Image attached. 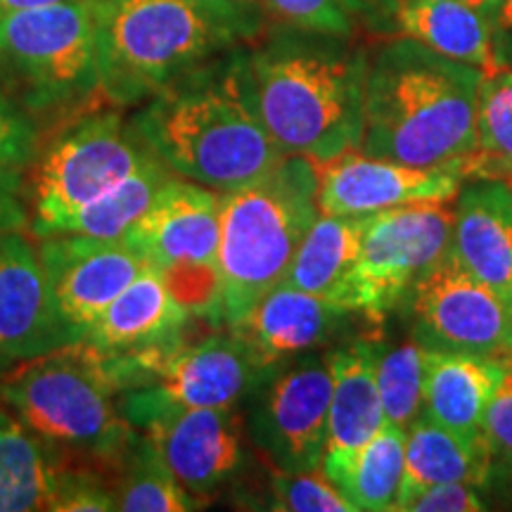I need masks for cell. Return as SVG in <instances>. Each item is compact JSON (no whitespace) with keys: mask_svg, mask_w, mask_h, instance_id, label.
<instances>
[{"mask_svg":"<svg viewBox=\"0 0 512 512\" xmlns=\"http://www.w3.org/2000/svg\"><path fill=\"white\" fill-rule=\"evenodd\" d=\"M131 126L171 174L219 192L259 181L285 157L261 117L249 50L240 48L147 98Z\"/></svg>","mask_w":512,"mask_h":512,"instance_id":"cell-1","label":"cell"},{"mask_svg":"<svg viewBox=\"0 0 512 512\" xmlns=\"http://www.w3.org/2000/svg\"><path fill=\"white\" fill-rule=\"evenodd\" d=\"M482 69L408 36L368 57L366 124L358 150L411 166H451L477 147Z\"/></svg>","mask_w":512,"mask_h":512,"instance_id":"cell-2","label":"cell"},{"mask_svg":"<svg viewBox=\"0 0 512 512\" xmlns=\"http://www.w3.org/2000/svg\"><path fill=\"white\" fill-rule=\"evenodd\" d=\"M256 98L285 155L325 162L358 150L366 124L368 53L349 38L283 29L249 53Z\"/></svg>","mask_w":512,"mask_h":512,"instance_id":"cell-3","label":"cell"},{"mask_svg":"<svg viewBox=\"0 0 512 512\" xmlns=\"http://www.w3.org/2000/svg\"><path fill=\"white\" fill-rule=\"evenodd\" d=\"M100 93L145 102L178 76L264 34L261 8L230 0H91Z\"/></svg>","mask_w":512,"mask_h":512,"instance_id":"cell-4","label":"cell"},{"mask_svg":"<svg viewBox=\"0 0 512 512\" xmlns=\"http://www.w3.org/2000/svg\"><path fill=\"white\" fill-rule=\"evenodd\" d=\"M0 401L62 460L114 475L138 430L119 408V389L91 344L74 342L19 361L0 375Z\"/></svg>","mask_w":512,"mask_h":512,"instance_id":"cell-5","label":"cell"},{"mask_svg":"<svg viewBox=\"0 0 512 512\" xmlns=\"http://www.w3.org/2000/svg\"><path fill=\"white\" fill-rule=\"evenodd\" d=\"M316 166L285 155L259 181L221 192L219 278L223 325H235L283 283L294 254L318 219Z\"/></svg>","mask_w":512,"mask_h":512,"instance_id":"cell-6","label":"cell"},{"mask_svg":"<svg viewBox=\"0 0 512 512\" xmlns=\"http://www.w3.org/2000/svg\"><path fill=\"white\" fill-rule=\"evenodd\" d=\"M0 79L29 114L69 110L98 93L91 0L0 17Z\"/></svg>","mask_w":512,"mask_h":512,"instance_id":"cell-7","label":"cell"},{"mask_svg":"<svg viewBox=\"0 0 512 512\" xmlns=\"http://www.w3.org/2000/svg\"><path fill=\"white\" fill-rule=\"evenodd\" d=\"M219 238L221 192L171 176L121 240L155 268L192 318L221 328Z\"/></svg>","mask_w":512,"mask_h":512,"instance_id":"cell-8","label":"cell"},{"mask_svg":"<svg viewBox=\"0 0 512 512\" xmlns=\"http://www.w3.org/2000/svg\"><path fill=\"white\" fill-rule=\"evenodd\" d=\"M119 112H88L64 126L38 157L31 183V233L46 238L69 216L98 200L150 157Z\"/></svg>","mask_w":512,"mask_h":512,"instance_id":"cell-9","label":"cell"},{"mask_svg":"<svg viewBox=\"0 0 512 512\" xmlns=\"http://www.w3.org/2000/svg\"><path fill=\"white\" fill-rule=\"evenodd\" d=\"M451 233V202L406 204L366 216L361 249L337 304L380 323L446 254Z\"/></svg>","mask_w":512,"mask_h":512,"instance_id":"cell-10","label":"cell"},{"mask_svg":"<svg viewBox=\"0 0 512 512\" xmlns=\"http://www.w3.org/2000/svg\"><path fill=\"white\" fill-rule=\"evenodd\" d=\"M332 373L328 354L306 351L268 368L247 396L245 430L266 465L280 472L323 467Z\"/></svg>","mask_w":512,"mask_h":512,"instance_id":"cell-11","label":"cell"},{"mask_svg":"<svg viewBox=\"0 0 512 512\" xmlns=\"http://www.w3.org/2000/svg\"><path fill=\"white\" fill-rule=\"evenodd\" d=\"M264 373L235 332H214L185 339L150 382L119 396V408L136 430L188 408H238Z\"/></svg>","mask_w":512,"mask_h":512,"instance_id":"cell-12","label":"cell"},{"mask_svg":"<svg viewBox=\"0 0 512 512\" xmlns=\"http://www.w3.org/2000/svg\"><path fill=\"white\" fill-rule=\"evenodd\" d=\"M415 339L427 349L512 356V304L475 278L451 247L408 292Z\"/></svg>","mask_w":512,"mask_h":512,"instance_id":"cell-13","label":"cell"},{"mask_svg":"<svg viewBox=\"0 0 512 512\" xmlns=\"http://www.w3.org/2000/svg\"><path fill=\"white\" fill-rule=\"evenodd\" d=\"M320 214L370 216L420 202H453L463 176L453 166H411L349 150L313 162Z\"/></svg>","mask_w":512,"mask_h":512,"instance_id":"cell-14","label":"cell"},{"mask_svg":"<svg viewBox=\"0 0 512 512\" xmlns=\"http://www.w3.org/2000/svg\"><path fill=\"white\" fill-rule=\"evenodd\" d=\"M38 256L64 323L76 342L91 332L114 299L136 280L145 261L124 240L55 233L41 238Z\"/></svg>","mask_w":512,"mask_h":512,"instance_id":"cell-15","label":"cell"},{"mask_svg":"<svg viewBox=\"0 0 512 512\" xmlns=\"http://www.w3.org/2000/svg\"><path fill=\"white\" fill-rule=\"evenodd\" d=\"M188 494L207 503L242 470L245 427L238 408H188L145 427Z\"/></svg>","mask_w":512,"mask_h":512,"instance_id":"cell-16","label":"cell"},{"mask_svg":"<svg viewBox=\"0 0 512 512\" xmlns=\"http://www.w3.org/2000/svg\"><path fill=\"white\" fill-rule=\"evenodd\" d=\"M74 342L34 245L22 230L0 233V351L19 363Z\"/></svg>","mask_w":512,"mask_h":512,"instance_id":"cell-17","label":"cell"},{"mask_svg":"<svg viewBox=\"0 0 512 512\" xmlns=\"http://www.w3.org/2000/svg\"><path fill=\"white\" fill-rule=\"evenodd\" d=\"M354 311L344 309L330 299L278 283L252 306V311L230 325L261 368L268 370L290 358L320 351L342 335L344 325Z\"/></svg>","mask_w":512,"mask_h":512,"instance_id":"cell-18","label":"cell"},{"mask_svg":"<svg viewBox=\"0 0 512 512\" xmlns=\"http://www.w3.org/2000/svg\"><path fill=\"white\" fill-rule=\"evenodd\" d=\"M451 252L512 304V183H463L453 207Z\"/></svg>","mask_w":512,"mask_h":512,"instance_id":"cell-19","label":"cell"},{"mask_svg":"<svg viewBox=\"0 0 512 512\" xmlns=\"http://www.w3.org/2000/svg\"><path fill=\"white\" fill-rule=\"evenodd\" d=\"M190 320L192 313L176 302L155 268L145 264L81 342L105 354L143 351L188 337Z\"/></svg>","mask_w":512,"mask_h":512,"instance_id":"cell-20","label":"cell"},{"mask_svg":"<svg viewBox=\"0 0 512 512\" xmlns=\"http://www.w3.org/2000/svg\"><path fill=\"white\" fill-rule=\"evenodd\" d=\"M505 373L508 366L503 358L430 349L425 361L422 415L460 437H479L486 408Z\"/></svg>","mask_w":512,"mask_h":512,"instance_id":"cell-21","label":"cell"},{"mask_svg":"<svg viewBox=\"0 0 512 512\" xmlns=\"http://www.w3.org/2000/svg\"><path fill=\"white\" fill-rule=\"evenodd\" d=\"M332 394L328 413V444L323 470L347 460L384 427V411L375 380V354L370 339L328 354Z\"/></svg>","mask_w":512,"mask_h":512,"instance_id":"cell-22","label":"cell"},{"mask_svg":"<svg viewBox=\"0 0 512 512\" xmlns=\"http://www.w3.org/2000/svg\"><path fill=\"white\" fill-rule=\"evenodd\" d=\"M491 472L494 460L482 434L460 437L420 415L406 432V470L396 508L418 491L437 484H472L484 491Z\"/></svg>","mask_w":512,"mask_h":512,"instance_id":"cell-23","label":"cell"},{"mask_svg":"<svg viewBox=\"0 0 512 512\" xmlns=\"http://www.w3.org/2000/svg\"><path fill=\"white\" fill-rule=\"evenodd\" d=\"M399 36H408L434 53L472 64L482 72L501 67L494 27L463 0H392Z\"/></svg>","mask_w":512,"mask_h":512,"instance_id":"cell-24","label":"cell"},{"mask_svg":"<svg viewBox=\"0 0 512 512\" xmlns=\"http://www.w3.org/2000/svg\"><path fill=\"white\" fill-rule=\"evenodd\" d=\"M62 463L60 453L0 401V512L48 510Z\"/></svg>","mask_w":512,"mask_h":512,"instance_id":"cell-25","label":"cell"},{"mask_svg":"<svg viewBox=\"0 0 512 512\" xmlns=\"http://www.w3.org/2000/svg\"><path fill=\"white\" fill-rule=\"evenodd\" d=\"M363 223L366 216L318 214L294 254L283 283L337 304L361 249Z\"/></svg>","mask_w":512,"mask_h":512,"instance_id":"cell-26","label":"cell"},{"mask_svg":"<svg viewBox=\"0 0 512 512\" xmlns=\"http://www.w3.org/2000/svg\"><path fill=\"white\" fill-rule=\"evenodd\" d=\"M403 470H406V430L384 425L347 460L325 472L349 498L356 512H389L399 501Z\"/></svg>","mask_w":512,"mask_h":512,"instance_id":"cell-27","label":"cell"},{"mask_svg":"<svg viewBox=\"0 0 512 512\" xmlns=\"http://www.w3.org/2000/svg\"><path fill=\"white\" fill-rule=\"evenodd\" d=\"M114 510L124 512H185L204 503L183 489L155 441L145 432L133 434L112 475Z\"/></svg>","mask_w":512,"mask_h":512,"instance_id":"cell-28","label":"cell"},{"mask_svg":"<svg viewBox=\"0 0 512 512\" xmlns=\"http://www.w3.org/2000/svg\"><path fill=\"white\" fill-rule=\"evenodd\" d=\"M451 166L463 181L512 183V64H501L482 76L477 147Z\"/></svg>","mask_w":512,"mask_h":512,"instance_id":"cell-29","label":"cell"},{"mask_svg":"<svg viewBox=\"0 0 512 512\" xmlns=\"http://www.w3.org/2000/svg\"><path fill=\"white\" fill-rule=\"evenodd\" d=\"M171 169L150 155L143 164L98 200L81 207L62 223L57 233L91 235L102 240H121L150 207L159 188L169 181ZM55 235V233H53Z\"/></svg>","mask_w":512,"mask_h":512,"instance_id":"cell-30","label":"cell"},{"mask_svg":"<svg viewBox=\"0 0 512 512\" xmlns=\"http://www.w3.org/2000/svg\"><path fill=\"white\" fill-rule=\"evenodd\" d=\"M427 349L420 339L382 344L373 339L375 380L380 392L384 425L406 430L422 415L425 406V361Z\"/></svg>","mask_w":512,"mask_h":512,"instance_id":"cell-31","label":"cell"},{"mask_svg":"<svg viewBox=\"0 0 512 512\" xmlns=\"http://www.w3.org/2000/svg\"><path fill=\"white\" fill-rule=\"evenodd\" d=\"M271 470L264 508L275 512H356L323 467L309 472Z\"/></svg>","mask_w":512,"mask_h":512,"instance_id":"cell-32","label":"cell"},{"mask_svg":"<svg viewBox=\"0 0 512 512\" xmlns=\"http://www.w3.org/2000/svg\"><path fill=\"white\" fill-rule=\"evenodd\" d=\"M259 3L268 17L287 29L342 38L354 34L356 0H259Z\"/></svg>","mask_w":512,"mask_h":512,"instance_id":"cell-33","label":"cell"},{"mask_svg":"<svg viewBox=\"0 0 512 512\" xmlns=\"http://www.w3.org/2000/svg\"><path fill=\"white\" fill-rule=\"evenodd\" d=\"M48 510L55 512H107L114 510L112 475L95 465H72L64 460L55 477Z\"/></svg>","mask_w":512,"mask_h":512,"instance_id":"cell-34","label":"cell"},{"mask_svg":"<svg viewBox=\"0 0 512 512\" xmlns=\"http://www.w3.org/2000/svg\"><path fill=\"white\" fill-rule=\"evenodd\" d=\"M36 143L34 117L0 83V166L24 171L34 162Z\"/></svg>","mask_w":512,"mask_h":512,"instance_id":"cell-35","label":"cell"},{"mask_svg":"<svg viewBox=\"0 0 512 512\" xmlns=\"http://www.w3.org/2000/svg\"><path fill=\"white\" fill-rule=\"evenodd\" d=\"M482 437L489 446L491 460H494L496 475H508L512 472V370L508 368L501 387L494 399H491L489 408H486L484 422H482ZM491 482V479H489Z\"/></svg>","mask_w":512,"mask_h":512,"instance_id":"cell-36","label":"cell"},{"mask_svg":"<svg viewBox=\"0 0 512 512\" xmlns=\"http://www.w3.org/2000/svg\"><path fill=\"white\" fill-rule=\"evenodd\" d=\"M489 508L482 489L472 484H437L413 494L396 512H482Z\"/></svg>","mask_w":512,"mask_h":512,"instance_id":"cell-37","label":"cell"},{"mask_svg":"<svg viewBox=\"0 0 512 512\" xmlns=\"http://www.w3.org/2000/svg\"><path fill=\"white\" fill-rule=\"evenodd\" d=\"M29 223V211L24 204L22 169L0 166V233L24 230Z\"/></svg>","mask_w":512,"mask_h":512,"instance_id":"cell-38","label":"cell"},{"mask_svg":"<svg viewBox=\"0 0 512 512\" xmlns=\"http://www.w3.org/2000/svg\"><path fill=\"white\" fill-rule=\"evenodd\" d=\"M496 55L501 64H512V0H503L501 15L496 22Z\"/></svg>","mask_w":512,"mask_h":512,"instance_id":"cell-39","label":"cell"},{"mask_svg":"<svg viewBox=\"0 0 512 512\" xmlns=\"http://www.w3.org/2000/svg\"><path fill=\"white\" fill-rule=\"evenodd\" d=\"M60 3H72V0H0V17L12 15V12L46 8V5H60Z\"/></svg>","mask_w":512,"mask_h":512,"instance_id":"cell-40","label":"cell"},{"mask_svg":"<svg viewBox=\"0 0 512 512\" xmlns=\"http://www.w3.org/2000/svg\"><path fill=\"white\" fill-rule=\"evenodd\" d=\"M463 3L470 5L475 12H479V15L494 27V34H496V22H498V15H501L503 0H463Z\"/></svg>","mask_w":512,"mask_h":512,"instance_id":"cell-41","label":"cell"},{"mask_svg":"<svg viewBox=\"0 0 512 512\" xmlns=\"http://www.w3.org/2000/svg\"><path fill=\"white\" fill-rule=\"evenodd\" d=\"M486 489H496L498 494L505 496V501L512 503V472H508V475H496L491 477V482Z\"/></svg>","mask_w":512,"mask_h":512,"instance_id":"cell-42","label":"cell"},{"mask_svg":"<svg viewBox=\"0 0 512 512\" xmlns=\"http://www.w3.org/2000/svg\"><path fill=\"white\" fill-rule=\"evenodd\" d=\"M15 363H17V361H12L10 356H5L3 351H0V375H3V373H8V370H10L12 366H15Z\"/></svg>","mask_w":512,"mask_h":512,"instance_id":"cell-43","label":"cell"},{"mask_svg":"<svg viewBox=\"0 0 512 512\" xmlns=\"http://www.w3.org/2000/svg\"><path fill=\"white\" fill-rule=\"evenodd\" d=\"M230 3H238V5H252V8H261L259 0H230ZM264 10V8H261Z\"/></svg>","mask_w":512,"mask_h":512,"instance_id":"cell-44","label":"cell"},{"mask_svg":"<svg viewBox=\"0 0 512 512\" xmlns=\"http://www.w3.org/2000/svg\"><path fill=\"white\" fill-rule=\"evenodd\" d=\"M505 366H508V368H510V370H512V356H510V358H508V361H505Z\"/></svg>","mask_w":512,"mask_h":512,"instance_id":"cell-45","label":"cell"},{"mask_svg":"<svg viewBox=\"0 0 512 512\" xmlns=\"http://www.w3.org/2000/svg\"><path fill=\"white\" fill-rule=\"evenodd\" d=\"M93 3H95V0H93Z\"/></svg>","mask_w":512,"mask_h":512,"instance_id":"cell-46","label":"cell"},{"mask_svg":"<svg viewBox=\"0 0 512 512\" xmlns=\"http://www.w3.org/2000/svg\"><path fill=\"white\" fill-rule=\"evenodd\" d=\"M356 3H358V0H356Z\"/></svg>","mask_w":512,"mask_h":512,"instance_id":"cell-47","label":"cell"}]
</instances>
